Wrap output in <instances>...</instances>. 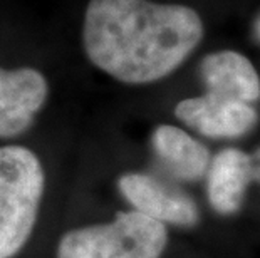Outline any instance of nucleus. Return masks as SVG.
<instances>
[{"label": "nucleus", "instance_id": "3", "mask_svg": "<svg viewBox=\"0 0 260 258\" xmlns=\"http://www.w3.org/2000/svg\"><path fill=\"white\" fill-rule=\"evenodd\" d=\"M167 228L143 213H119L106 225L77 228L59 241L57 258H158Z\"/></svg>", "mask_w": 260, "mask_h": 258}, {"label": "nucleus", "instance_id": "5", "mask_svg": "<svg viewBox=\"0 0 260 258\" xmlns=\"http://www.w3.org/2000/svg\"><path fill=\"white\" fill-rule=\"evenodd\" d=\"M175 114L208 138H237L252 129L257 121V114L250 104L210 92L181 101L175 107Z\"/></svg>", "mask_w": 260, "mask_h": 258}, {"label": "nucleus", "instance_id": "7", "mask_svg": "<svg viewBox=\"0 0 260 258\" xmlns=\"http://www.w3.org/2000/svg\"><path fill=\"white\" fill-rule=\"evenodd\" d=\"M202 76L210 94L247 104L260 97V79L255 69L239 52L210 54L202 62Z\"/></svg>", "mask_w": 260, "mask_h": 258}, {"label": "nucleus", "instance_id": "9", "mask_svg": "<svg viewBox=\"0 0 260 258\" xmlns=\"http://www.w3.org/2000/svg\"><path fill=\"white\" fill-rule=\"evenodd\" d=\"M153 146L158 158L173 176L195 181L208 169L210 155L202 142L175 126H159L153 133Z\"/></svg>", "mask_w": 260, "mask_h": 258}, {"label": "nucleus", "instance_id": "4", "mask_svg": "<svg viewBox=\"0 0 260 258\" xmlns=\"http://www.w3.org/2000/svg\"><path fill=\"white\" fill-rule=\"evenodd\" d=\"M47 92V81L39 70L0 67V138L24 133L42 109Z\"/></svg>", "mask_w": 260, "mask_h": 258}, {"label": "nucleus", "instance_id": "1", "mask_svg": "<svg viewBox=\"0 0 260 258\" xmlns=\"http://www.w3.org/2000/svg\"><path fill=\"white\" fill-rule=\"evenodd\" d=\"M202 35V19L193 9L149 0H91L82 29L91 62L126 84L167 78Z\"/></svg>", "mask_w": 260, "mask_h": 258}, {"label": "nucleus", "instance_id": "6", "mask_svg": "<svg viewBox=\"0 0 260 258\" xmlns=\"http://www.w3.org/2000/svg\"><path fill=\"white\" fill-rule=\"evenodd\" d=\"M119 190L124 198L135 206V211L143 213L156 222L190 227L198 219L195 203L188 196L168 190L148 174H124L119 179Z\"/></svg>", "mask_w": 260, "mask_h": 258}, {"label": "nucleus", "instance_id": "11", "mask_svg": "<svg viewBox=\"0 0 260 258\" xmlns=\"http://www.w3.org/2000/svg\"><path fill=\"white\" fill-rule=\"evenodd\" d=\"M255 34H257L258 41H260V15H258V19H257V22H255Z\"/></svg>", "mask_w": 260, "mask_h": 258}, {"label": "nucleus", "instance_id": "8", "mask_svg": "<svg viewBox=\"0 0 260 258\" xmlns=\"http://www.w3.org/2000/svg\"><path fill=\"white\" fill-rule=\"evenodd\" d=\"M208 200L222 215L235 213L252 183L250 155L239 150L220 151L208 164Z\"/></svg>", "mask_w": 260, "mask_h": 258}, {"label": "nucleus", "instance_id": "2", "mask_svg": "<svg viewBox=\"0 0 260 258\" xmlns=\"http://www.w3.org/2000/svg\"><path fill=\"white\" fill-rule=\"evenodd\" d=\"M44 191L39 158L24 146L0 148V258H10L34 230Z\"/></svg>", "mask_w": 260, "mask_h": 258}, {"label": "nucleus", "instance_id": "10", "mask_svg": "<svg viewBox=\"0 0 260 258\" xmlns=\"http://www.w3.org/2000/svg\"><path fill=\"white\" fill-rule=\"evenodd\" d=\"M250 163H252V181H258L260 183V148L250 155Z\"/></svg>", "mask_w": 260, "mask_h": 258}]
</instances>
